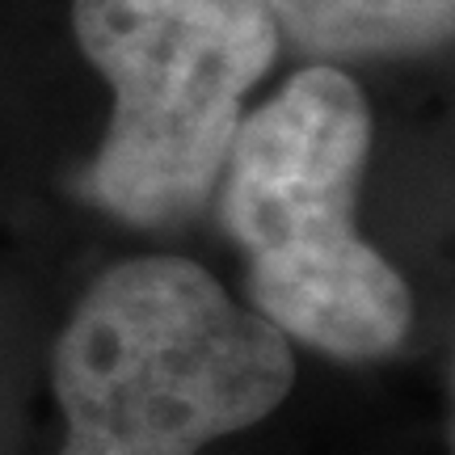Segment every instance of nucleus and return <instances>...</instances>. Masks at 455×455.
<instances>
[{
    "label": "nucleus",
    "instance_id": "20e7f679",
    "mask_svg": "<svg viewBox=\"0 0 455 455\" xmlns=\"http://www.w3.org/2000/svg\"><path fill=\"white\" fill-rule=\"evenodd\" d=\"M278 43L312 64L409 60L451 43L455 0H266Z\"/></svg>",
    "mask_w": 455,
    "mask_h": 455
},
{
    "label": "nucleus",
    "instance_id": "7ed1b4c3",
    "mask_svg": "<svg viewBox=\"0 0 455 455\" xmlns=\"http://www.w3.org/2000/svg\"><path fill=\"white\" fill-rule=\"evenodd\" d=\"M72 34L114 93L89 198L127 224L198 212L283 47L266 0H72Z\"/></svg>",
    "mask_w": 455,
    "mask_h": 455
},
{
    "label": "nucleus",
    "instance_id": "f03ea898",
    "mask_svg": "<svg viewBox=\"0 0 455 455\" xmlns=\"http://www.w3.org/2000/svg\"><path fill=\"white\" fill-rule=\"evenodd\" d=\"M291 384V338L203 266L118 261L55 341L60 455H198L270 418Z\"/></svg>",
    "mask_w": 455,
    "mask_h": 455
},
{
    "label": "nucleus",
    "instance_id": "f257e3e1",
    "mask_svg": "<svg viewBox=\"0 0 455 455\" xmlns=\"http://www.w3.org/2000/svg\"><path fill=\"white\" fill-rule=\"evenodd\" d=\"M371 110L341 68L308 64L244 114L220 169V220L244 253L261 321L338 358L396 350L413 321L405 278L358 236Z\"/></svg>",
    "mask_w": 455,
    "mask_h": 455
}]
</instances>
